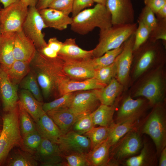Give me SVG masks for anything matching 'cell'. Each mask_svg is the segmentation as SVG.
<instances>
[{
  "mask_svg": "<svg viewBox=\"0 0 166 166\" xmlns=\"http://www.w3.org/2000/svg\"><path fill=\"white\" fill-rule=\"evenodd\" d=\"M90 59L78 61L63 60V71L72 80L81 81L94 77L95 69Z\"/></svg>",
  "mask_w": 166,
  "mask_h": 166,
  "instance_id": "7c38bea8",
  "label": "cell"
},
{
  "mask_svg": "<svg viewBox=\"0 0 166 166\" xmlns=\"http://www.w3.org/2000/svg\"><path fill=\"white\" fill-rule=\"evenodd\" d=\"M1 9L0 7V12H1Z\"/></svg>",
  "mask_w": 166,
  "mask_h": 166,
  "instance_id": "6125c7cd",
  "label": "cell"
},
{
  "mask_svg": "<svg viewBox=\"0 0 166 166\" xmlns=\"http://www.w3.org/2000/svg\"><path fill=\"white\" fill-rule=\"evenodd\" d=\"M158 18H166V4L163 6L156 13Z\"/></svg>",
  "mask_w": 166,
  "mask_h": 166,
  "instance_id": "db71d44e",
  "label": "cell"
},
{
  "mask_svg": "<svg viewBox=\"0 0 166 166\" xmlns=\"http://www.w3.org/2000/svg\"><path fill=\"white\" fill-rule=\"evenodd\" d=\"M42 139L36 130L22 137L20 147L24 150L33 155L39 146Z\"/></svg>",
  "mask_w": 166,
  "mask_h": 166,
  "instance_id": "74e56055",
  "label": "cell"
},
{
  "mask_svg": "<svg viewBox=\"0 0 166 166\" xmlns=\"http://www.w3.org/2000/svg\"><path fill=\"white\" fill-rule=\"evenodd\" d=\"M23 89L31 92L39 101L43 103V97L37 81L35 72L31 69L30 72L22 80L19 84Z\"/></svg>",
  "mask_w": 166,
  "mask_h": 166,
  "instance_id": "d6a6232c",
  "label": "cell"
},
{
  "mask_svg": "<svg viewBox=\"0 0 166 166\" xmlns=\"http://www.w3.org/2000/svg\"><path fill=\"white\" fill-rule=\"evenodd\" d=\"M59 128L62 134L71 130L78 117L69 109H62L46 113Z\"/></svg>",
  "mask_w": 166,
  "mask_h": 166,
  "instance_id": "603a6c76",
  "label": "cell"
},
{
  "mask_svg": "<svg viewBox=\"0 0 166 166\" xmlns=\"http://www.w3.org/2000/svg\"><path fill=\"white\" fill-rule=\"evenodd\" d=\"M74 0H54L49 5L50 8L62 11L67 14L72 13Z\"/></svg>",
  "mask_w": 166,
  "mask_h": 166,
  "instance_id": "bcb514c9",
  "label": "cell"
},
{
  "mask_svg": "<svg viewBox=\"0 0 166 166\" xmlns=\"http://www.w3.org/2000/svg\"><path fill=\"white\" fill-rule=\"evenodd\" d=\"M66 160V166H90L85 155L74 153L63 156Z\"/></svg>",
  "mask_w": 166,
  "mask_h": 166,
  "instance_id": "ee69618b",
  "label": "cell"
},
{
  "mask_svg": "<svg viewBox=\"0 0 166 166\" xmlns=\"http://www.w3.org/2000/svg\"><path fill=\"white\" fill-rule=\"evenodd\" d=\"M28 7L20 1L1 9L0 28L2 33H15L22 30Z\"/></svg>",
  "mask_w": 166,
  "mask_h": 166,
  "instance_id": "277c9868",
  "label": "cell"
},
{
  "mask_svg": "<svg viewBox=\"0 0 166 166\" xmlns=\"http://www.w3.org/2000/svg\"><path fill=\"white\" fill-rule=\"evenodd\" d=\"M157 24L151 31L149 38L153 41H166V18L157 19Z\"/></svg>",
  "mask_w": 166,
  "mask_h": 166,
  "instance_id": "7bdbcfd3",
  "label": "cell"
},
{
  "mask_svg": "<svg viewBox=\"0 0 166 166\" xmlns=\"http://www.w3.org/2000/svg\"><path fill=\"white\" fill-rule=\"evenodd\" d=\"M143 132L152 138L158 153H160L166 144V123L162 110L156 107L152 111L144 126Z\"/></svg>",
  "mask_w": 166,
  "mask_h": 166,
  "instance_id": "5b68a950",
  "label": "cell"
},
{
  "mask_svg": "<svg viewBox=\"0 0 166 166\" xmlns=\"http://www.w3.org/2000/svg\"><path fill=\"white\" fill-rule=\"evenodd\" d=\"M75 92L65 94L51 102L43 104L45 112L62 109H69L70 106Z\"/></svg>",
  "mask_w": 166,
  "mask_h": 166,
  "instance_id": "f35d334b",
  "label": "cell"
},
{
  "mask_svg": "<svg viewBox=\"0 0 166 166\" xmlns=\"http://www.w3.org/2000/svg\"><path fill=\"white\" fill-rule=\"evenodd\" d=\"M105 86L99 83L94 77L81 81L69 79L63 81L59 85L57 95L61 97L67 93L100 89Z\"/></svg>",
  "mask_w": 166,
  "mask_h": 166,
  "instance_id": "d6986e66",
  "label": "cell"
},
{
  "mask_svg": "<svg viewBox=\"0 0 166 166\" xmlns=\"http://www.w3.org/2000/svg\"><path fill=\"white\" fill-rule=\"evenodd\" d=\"M38 0H21L28 7L36 6Z\"/></svg>",
  "mask_w": 166,
  "mask_h": 166,
  "instance_id": "9f6ffc18",
  "label": "cell"
},
{
  "mask_svg": "<svg viewBox=\"0 0 166 166\" xmlns=\"http://www.w3.org/2000/svg\"><path fill=\"white\" fill-rule=\"evenodd\" d=\"M57 144L63 156L74 153L86 155L91 150L89 139L72 130L61 134Z\"/></svg>",
  "mask_w": 166,
  "mask_h": 166,
  "instance_id": "52a82bcc",
  "label": "cell"
},
{
  "mask_svg": "<svg viewBox=\"0 0 166 166\" xmlns=\"http://www.w3.org/2000/svg\"><path fill=\"white\" fill-rule=\"evenodd\" d=\"M105 6L110 14L113 25L135 22L134 12L131 0H106Z\"/></svg>",
  "mask_w": 166,
  "mask_h": 166,
  "instance_id": "30bf717a",
  "label": "cell"
},
{
  "mask_svg": "<svg viewBox=\"0 0 166 166\" xmlns=\"http://www.w3.org/2000/svg\"><path fill=\"white\" fill-rule=\"evenodd\" d=\"M58 56L64 61L86 60L93 58L92 50L83 49L77 45L75 38H69L63 42Z\"/></svg>",
  "mask_w": 166,
  "mask_h": 166,
  "instance_id": "e0dca14e",
  "label": "cell"
},
{
  "mask_svg": "<svg viewBox=\"0 0 166 166\" xmlns=\"http://www.w3.org/2000/svg\"><path fill=\"white\" fill-rule=\"evenodd\" d=\"M36 160L42 166H65L66 162L57 144L43 138L42 141L33 154Z\"/></svg>",
  "mask_w": 166,
  "mask_h": 166,
  "instance_id": "ba28073f",
  "label": "cell"
},
{
  "mask_svg": "<svg viewBox=\"0 0 166 166\" xmlns=\"http://www.w3.org/2000/svg\"><path fill=\"white\" fill-rule=\"evenodd\" d=\"M123 47V44L120 47L108 51L99 57L91 58L90 61L94 69H97L113 63L122 51Z\"/></svg>",
  "mask_w": 166,
  "mask_h": 166,
  "instance_id": "d590c367",
  "label": "cell"
},
{
  "mask_svg": "<svg viewBox=\"0 0 166 166\" xmlns=\"http://www.w3.org/2000/svg\"><path fill=\"white\" fill-rule=\"evenodd\" d=\"M1 130H2V129H0V135L1 133Z\"/></svg>",
  "mask_w": 166,
  "mask_h": 166,
  "instance_id": "94428289",
  "label": "cell"
},
{
  "mask_svg": "<svg viewBox=\"0 0 166 166\" xmlns=\"http://www.w3.org/2000/svg\"><path fill=\"white\" fill-rule=\"evenodd\" d=\"M163 96L162 80L160 74L152 76L136 92L135 97H143L154 105L162 100Z\"/></svg>",
  "mask_w": 166,
  "mask_h": 166,
  "instance_id": "5bb4252c",
  "label": "cell"
},
{
  "mask_svg": "<svg viewBox=\"0 0 166 166\" xmlns=\"http://www.w3.org/2000/svg\"><path fill=\"white\" fill-rule=\"evenodd\" d=\"M47 28L35 6H29L22 30L34 43L37 50H40L47 45L42 31Z\"/></svg>",
  "mask_w": 166,
  "mask_h": 166,
  "instance_id": "8992f818",
  "label": "cell"
},
{
  "mask_svg": "<svg viewBox=\"0 0 166 166\" xmlns=\"http://www.w3.org/2000/svg\"><path fill=\"white\" fill-rule=\"evenodd\" d=\"M137 23L113 25L110 28L100 31L99 42L92 49L93 58L99 57L108 51L120 47L137 29Z\"/></svg>",
  "mask_w": 166,
  "mask_h": 166,
  "instance_id": "3957f363",
  "label": "cell"
},
{
  "mask_svg": "<svg viewBox=\"0 0 166 166\" xmlns=\"http://www.w3.org/2000/svg\"><path fill=\"white\" fill-rule=\"evenodd\" d=\"M127 133L116 149L115 156L118 160L125 159L136 154L141 146L140 136L136 132Z\"/></svg>",
  "mask_w": 166,
  "mask_h": 166,
  "instance_id": "ffe728a7",
  "label": "cell"
},
{
  "mask_svg": "<svg viewBox=\"0 0 166 166\" xmlns=\"http://www.w3.org/2000/svg\"><path fill=\"white\" fill-rule=\"evenodd\" d=\"M117 67L115 59L114 62L110 65L95 70L94 77L100 83L106 85L116 77Z\"/></svg>",
  "mask_w": 166,
  "mask_h": 166,
  "instance_id": "8d00e7d4",
  "label": "cell"
},
{
  "mask_svg": "<svg viewBox=\"0 0 166 166\" xmlns=\"http://www.w3.org/2000/svg\"><path fill=\"white\" fill-rule=\"evenodd\" d=\"M111 126L109 127L100 126L94 127L83 135L90 140L91 150L107 140L110 131Z\"/></svg>",
  "mask_w": 166,
  "mask_h": 166,
  "instance_id": "e575fe53",
  "label": "cell"
},
{
  "mask_svg": "<svg viewBox=\"0 0 166 166\" xmlns=\"http://www.w3.org/2000/svg\"><path fill=\"white\" fill-rule=\"evenodd\" d=\"M123 89V85L115 78L105 87L95 91L101 104L112 106Z\"/></svg>",
  "mask_w": 166,
  "mask_h": 166,
  "instance_id": "d4e9b609",
  "label": "cell"
},
{
  "mask_svg": "<svg viewBox=\"0 0 166 166\" xmlns=\"http://www.w3.org/2000/svg\"><path fill=\"white\" fill-rule=\"evenodd\" d=\"M33 70L36 74L44 97L48 98L52 94L57 95L56 82L54 78L44 70L37 69H33Z\"/></svg>",
  "mask_w": 166,
  "mask_h": 166,
  "instance_id": "83f0119b",
  "label": "cell"
},
{
  "mask_svg": "<svg viewBox=\"0 0 166 166\" xmlns=\"http://www.w3.org/2000/svg\"><path fill=\"white\" fill-rule=\"evenodd\" d=\"M134 38L135 33L124 42L122 51L116 58L117 65L116 77L122 85L128 78L133 60Z\"/></svg>",
  "mask_w": 166,
  "mask_h": 166,
  "instance_id": "8fae6325",
  "label": "cell"
},
{
  "mask_svg": "<svg viewBox=\"0 0 166 166\" xmlns=\"http://www.w3.org/2000/svg\"><path fill=\"white\" fill-rule=\"evenodd\" d=\"M115 109L113 105L108 106L101 104L90 114L94 126H110L114 123L113 118Z\"/></svg>",
  "mask_w": 166,
  "mask_h": 166,
  "instance_id": "4316f807",
  "label": "cell"
},
{
  "mask_svg": "<svg viewBox=\"0 0 166 166\" xmlns=\"http://www.w3.org/2000/svg\"><path fill=\"white\" fill-rule=\"evenodd\" d=\"M54 0H38L36 6L37 9L39 11L48 7L49 5Z\"/></svg>",
  "mask_w": 166,
  "mask_h": 166,
  "instance_id": "816d5d0a",
  "label": "cell"
},
{
  "mask_svg": "<svg viewBox=\"0 0 166 166\" xmlns=\"http://www.w3.org/2000/svg\"><path fill=\"white\" fill-rule=\"evenodd\" d=\"M144 2L146 6L156 14L166 4V0H144Z\"/></svg>",
  "mask_w": 166,
  "mask_h": 166,
  "instance_id": "c3c4849f",
  "label": "cell"
},
{
  "mask_svg": "<svg viewBox=\"0 0 166 166\" xmlns=\"http://www.w3.org/2000/svg\"><path fill=\"white\" fill-rule=\"evenodd\" d=\"M37 49L33 41L22 30L15 33L14 56L15 60L30 63L34 57Z\"/></svg>",
  "mask_w": 166,
  "mask_h": 166,
  "instance_id": "9a60e30c",
  "label": "cell"
},
{
  "mask_svg": "<svg viewBox=\"0 0 166 166\" xmlns=\"http://www.w3.org/2000/svg\"><path fill=\"white\" fill-rule=\"evenodd\" d=\"M137 121H129L112 124L111 126L110 131L108 138L111 147L115 145L121 138L132 131L136 125Z\"/></svg>",
  "mask_w": 166,
  "mask_h": 166,
  "instance_id": "f1b7e54d",
  "label": "cell"
},
{
  "mask_svg": "<svg viewBox=\"0 0 166 166\" xmlns=\"http://www.w3.org/2000/svg\"><path fill=\"white\" fill-rule=\"evenodd\" d=\"M93 0H74L73 5L72 18L81 11L93 5Z\"/></svg>",
  "mask_w": 166,
  "mask_h": 166,
  "instance_id": "7dc6e473",
  "label": "cell"
},
{
  "mask_svg": "<svg viewBox=\"0 0 166 166\" xmlns=\"http://www.w3.org/2000/svg\"><path fill=\"white\" fill-rule=\"evenodd\" d=\"M7 165L8 166H37L38 164L33 155L24 150H18L11 156Z\"/></svg>",
  "mask_w": 166,
  "mask_h": 166,
  "instance_id": "1f68e13d",
  "label": "cell"
},
{
  "mask_svg": "<svg viewBox=\"0 0 166 166\" xmlns=\"http://www.w3.org/2000/svg\"><path fill=\"white\" fill-rule=\"evenodd\" d=\"M159 166H166V148L164 147L160 152Z\"/></svg>",
  "mask_w": 166,
  "mask_h": 166,
  "instance_id": "f5cc1de1",
  "label": "cell"
},
{
  "mask_svg": "<svg viewBox=\"0 0 166 166\" xmlns=\"http://www.w3.org/2000/svg\"><path fill=\"white\" fill-rule=\"evenodd\" d=\"M138 20L142 22L152 31L156 27L158 20L155 13L148 6H145L143 8Z\"/></svg>",
  "mask_w": 166,
  "mask_h": 166,
  "instance_id": "b9f144b4",
  "label": "cell"
},
{
  "mask_svg": "<svg viewBox=\"0 0 166 166\" xmlns=\"http://www.w3.org/2000/svg\"><path fill=\"white\" fill-rule=\"evenodd\" d=\"M2 122H3L2 117L1 118L0 117V126H2Z\"/></svg>",
  "mask_w": 166,
  "mask_h": 166,
  "instance_id": "680465c9",
  "label": "cell"
},
{
  "mask_svg": "<svg viewBox=\"0 0 166 166\" xmlns=\"http://www.w3.org/2000/svg\"><path fill=\"white\" fill-rule=\"evenodd\" d=\"M15 33L2 34L0 45V66L6 71L10 67L15 61L14 49Z\"/></svg>",
  "mask_w": 166,
  "mask_h": 166,
  "instance_id": "44dd1931",
  "label": "cell"
},
{
  "mask_svg": "<svg viewBox=\"0 0 166 166\" xmlns=\"http://www.w3.org/2000/svg\"><path fill=\"white\" fill-rule=\"evenodd\" d=\"M36 123V130L43 138L57 144L61 133L58 127L46 113Z\"/></svg>",
  "mask_w": 166,
  "mask_h": 166,
  "instance_id": "7402d4cb",
  "label": "cell"
},
{
  "mask_svg": "<svg viewBox=\"0 0 166 166\" xmlns=\"http://www.w3.org/2000/svg\"><path fill=\"white\" fill-rule=\"evenodd\" d=\"M153 47L147 48L140 55L134 71L136 78L142 74L151 65L156 56V50Z\"/></svg>",
  "mask_w": 166,
  "mask_h": 166,
  "instance_id": "4dcf8cb0",
  "label": "cell"
},
{
  "mask_svg": "<svg viewBox=\"0 0 166 166\" xmlns=\"http://www.w3.org/2000/svg\"><path fill=\"white\" fill-rule=\"evenodd\" d=\"M30 70V63L15 60L6 71L10 81L14 84L18 85Z\"/></svg>",
  "mask_w": 166,
  "mask_h": 166,
  "instance_id": "f546056e",
  "label": "cell"
},
{
  "mask_svg": "<svg viewBox=\"0 0 166 166\" xmlns=\"http://www.w3.org/2000/svg\"><path fill=\"white\" fill-rule=\"evenodd\" d=\"M17 105L19 109L20 131L22 137L36 130V124L33 119L24 109L20 101Z\"/></svg>",
  "mask_w": 166,
  "mask_h": 166,
  "instance_id": "836d02e7",
  "label": "cell"
},
{
  "mask_svg": "<svg viewBox=\"0 0 166 166\" xmlns=\"http://www.w3.org/2000/svg\"><path fill=\"white\" fill-rule=\"evenodd\" d=\"M62 45L63 42L59 41L56 37L50 38L47 43V46L58 53L61 49Z\"/></svg>",
  "mask_w": 166,
  "mask_h": 166,
  "instance_id": "681fc988",
  "label": "cell"
},
{
  "mask_svg": "<svg viewBox=\"0 0 166 166\" xmlns=\"http://www.w3.org/2000/svg\"><path fill=\"white\" fill-rule=\"evenodd\" d=\"M47 27L59 30L66 29L72 22V18L62 11L47 8L39 11Z\"/></svg>",
  "mask_w": 166,
  "mask_h": 166,
  "instance_id": "ac0fdd59",
  "label": "cell"
},
{
  "mask_svg": "<svg viewBox=\"0 0 166 166\" xmlns=\"http://www.w3.org/2000/svg\"><path fill=\"white\" fill-rule=\"evenodd\" d=\"M19 97V101L22 106L36 122L45 113L42 108L43 103L38 101L31 92L26 90H22Z\"/></svg>",
  "mask_w": 166,
  "mask_h": 166,
  "instance_id": "cb8c5ba5",
  "label": "cell"
},
{
  "mask_svg": "<svg viewBox=\"0 0 166 166\" xmlns=\"http://www.w3.org/2000/svg\"><path fill=\"white\" fill-rule=\"evenodd\" d=\"M2 36V33L1 32L0 28V43H1V40Z\"/></svg>",
  "mask_w": 166,
  "mask_h": 166,
  "instance_id": "91938a15",
  "label": "cell"
},
{
  "mask_svg": "<svg viewBox=\"0 0 166 166\" xmlns=\"http://www.w3.org/2000/svg\"><path fill=\"white\" fill-rule=\"evenodd\" d=\"M101 105L95 89L75 93L69 109L78 118L91 114Z\"/></svg>",
  "mask_w": 166,
  "mask_h": 166,
  "instance_id": "9c48e42d",
  "label": "cell"
},
{
  "mask_svg": "<svg viewBox=\"0 0 166 166\" xmlns=\"http://www.w3.org/2000/svg\"><path fill=\"white\" fill-rule=\"evenodd\" d=\"M111 146L108 139L98 145L85 156L90 166H103L108 164Z\"/></svg>",
  "mask_w": 166,
  "mask_h": 166,
  "instance_id": "484cf974",
  "label": "cell"
},
{
  "mask_svg": "<svg viewBox=\"0 0 166 166\" xmlns=\"http://www.w3.org/2000/svg\"><path fill=\"white\" fill-rule=\"evenodd\" d=\"M151 30L142 22L138 20V25L135 33L133 52L138 50L148 39Z\"/></svg>",
  "mask_w": 166,
  "mask_h": 166,
  "instance_id": "ab89813d",
  "label": "cell"
},
{
  "mask_svg": "<svg viewBox=\"0 0 166 166\" xmlns=\"http://www.w3.org/2000/svg\"><path fill=\"white\" fill-rule=\"evenodd\" d=\"M38 51H40L45 56L49 58H55L58 56V53L49 47L47 45L42 48L41 50Z\"/></svg>",
  "mask_w": 166,
  "mask_h": 166,
  "instance_id": "f907efd6",
  "label": "cell"
},
{
  "mask_svg": "<svg viewBox=\"0 0 166 166\" xmlns=\"http://www.w3.org/2000/svg\"><path fill=\"white\" fill-rule=\"evenodd\" d=\"M106 0H93L94 2L105 5Z\"/></svg>",
  "mask_w": 166,
  "mask_h": 166,
  "instance_id": "6f0895ef",
  "label": "cell"
},
{
  "mask_svg": "<svg viewBox=\"0 0 166 166\" xmlns=\"http://www.w3.org/2000/svg\"><path fill=\"white\" fill-rule=\"evenodd\" d=\"M2 126L0 135V166L3 165L10 151L14 147L20 146L22 137L19 122L18 105L2 117Z\"/></svg>",
  "mask_w": 166,
  "mask_h": 166,
  "instance_id": "7a4b0ae2",
  "label": "cell"
},
{
  "mask_svg": "<svg viewBox=\"0 0 166 166\" xmlns=\"http://www.w3.org/2000/svg\"><path fill=\"white\" fill-rule=\"evenodd\" d=\"M18 86L10 81L6 71L0 66V94L5 112H8L17 105Z\"/></svg>",
  "mask_w": 166,
  "mask_h": 166,
  "instance_id": "4fadbf2b",
  "label": "cell"
},
{
  "mask_svg": "<svg viewBox=\"0 0 166 166\" xmlns=\"http://www.w3.org/2000/svg\"><path fill=\"white\" fill-rule=\"evenodd\" d=\"M144 104L142 99H134L130 96L127 97L117 112L116 123L137 120L141 115Z\"/></svg>",
  "mask_w": 166,
  "mask_h": 166,
  "instance_id": "2e32d148",
  "label": "cell"
},
{
  "mask_svg": "<svg viewBox=\"0 0 166 166\" xmlns=\"http://www.w3.org/2000/svg\"><path fill=\"white\" fill-rule=\"evenodd\" d=\"M72 18L71 30L82 35L88 34L96 27L101 31L113 26L110 12L105 5L100 4L84 9Z\"/></svg>",
  "mask_w": 166,
  "mask_h": 166,
  "instance_id": "6da1fadb",
  "label": "cell"
},
{
  "mask_svg": "<svg viewBox=\"0 0 166 166\" xmlns=\"http://www.w3.org/2000/svg\"><path fill=\"white\" fill-rule=\"evenodd\" d=\"M20 1L21 0H0V2L3 5L4 8H5Z\"/></svg>",
  "mask_w": 166,
  "mask_h": 166,
  "instance_id": "11a10c76",
  "label": "cell"
},
{
  "mask_svg": "<svg viewBox=\"0 0 166 166\" xmlns=\"http://www.w3.org/2000/svg\"><path fill=\"white\" fill-rule=\"evenodd\" d=\"M95 127L90 114L79 117L73 124L71 130L83 135Z\"/></svg>",
  "mask_w": 166,
  "mask_h": 166,
  "instance_id": "60d3db41",
  "label": "cell"
},
{
  "mask_svg": "<svg viewBox=\"0 0 166 166\" xmlns=\"http://www.w3.org/2000/svg\"><path fill=\"white\" fill-rule=\"evenodd\" d=\"M148 155V147L145 144L140 153L137 156L128 158L125 162V164L128 166L144 165L147 161Z\"/></svg>",
  "mask_w": 166,
  "mask_h": 166,
  "instance_id": "f6af8a7d",
  "label": "cell"
}]
</instances>
